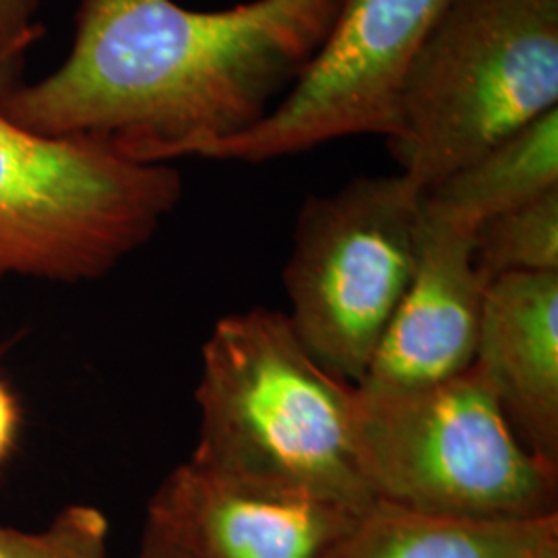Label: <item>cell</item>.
I'll list each match as a JSON object with an SVG mask.
<instances>
[{
	"label": "cell",
	"instance_id": "cell-1",
	"mask_svg": "<svg viewBox=\"0 0 558 558\" xmlns=\"http://www.w3.org/2000/svg\"><path fill=\"white\" fill-rule=\"evenodd\" d=\"M341 0H248L195 11L174 0H81L71 54L15 85L23 129L98 143L141 163L199 156L257 126L317 57Z\"/></svg>",
	"mask_w": 558,
	"mask_h": 558
},
{
	"label": "cell",
	"instance_id": "cell-2",
	"mask_svg": "<svg viewBox=\"0 0 558 558\" xmlns=\"http://www.w3.org/2000/svg\"><path fill=\"white\" fill-rule=\"evenodd\" d=\"M195 399V465L360 515L375 505L354 451V385L320 366L286 313L257 306L218 320Z\"/></svg>",
	"mask_w": 558,
	"mask_h": 558
},
{
	"label": "cell",
	"instance_id": "cell-3",
	"mask_svg": "<svg viewBox=\"0 0 558 558\" xmlns=\"http://www.w3.org/2000/svg\"><path fill=\"white\" fill-rule=\"evenodd\" d=\"M40 36L0 44V98L20 83L25 50ZM180 197L170 163L46 137L0 108V278H101L149 242Z\"/></svg>",
	"mask_w": 558,
	"mask_h": 558
},
{
	"label": "cell",
	"instance_id": "cell-4",
	"mask_svg": "<svg viewBox=\"0 0 558 558\" xmlns=\"http://www.w3.org/2000/svg\"><path fill=\"white\" fill-rule=\"evenodd\" d=\"M558 108V0H453L412 62L389 149L424 193Z\"/></svg>",
	"mask_w": 558,
	"mask_h": 558
},
{
	"label": "cell",
	"instance_id": "cell-5",
	"mask_svg": "<svg viewBox=\"0 0 558 558\" xmlns=\"http://www.w3.org/2000/svg\"><path fill=\"white\" fill-rule=\"evenodd\" d=\"M352 433L375 502L484 521L558 513V470L525 449L476 366L418 389L354 387Z\"/></svg>",
	"mask_w": 558,
	"mask_h": 558
},
{
	"label": "cell",
	"instance_id": "cell-6",
	"mask_svg": "<svg viewBox=\"0 0 558 558\" xmlns=\"http://www.w3.org/2000/svg\"><path fill=\"white\" fill-rule=\"evenodd\" d=\"M422 203L424 191L393 174L350 180L300 207L283 267L288 319L320 366L354 387L414 276Z\"/></svg>",
	"mask_w": 558,
	"mask_h": 558
},
{
	"label": "cell",
	"instance_id": "cell-7",
	"mask_svg": "<svg viewBox=\"0 0 558 558\" xmlns=\"http://www.w3.org/2000/svg\"><path fill=\"white\" fill-rule=\"evenodd\" d=\"M453 0H341L317 57L269 117L203 158L263 163L360 135L389 140L403 80Z\"/></svg>",
	"mask_w": 558,
	"mask_h": 558
},
{
	"label": "cell",
	"instance_id": "cell-8",
	"mask_svg": "<svg viewBox=\"0 0 558 558\" xmlns=\"http://www.w3.org/2000/svg\"><path fill=\"white\" fill-rule=\"evenodd\" d=\"M360 513L186 461L147 507L145 538L172 558H329Z\"/></svg>",
	"mask_w": 558,
	"mask_h": 558
},
{
	"label": "cell",
	"instance_id": "cell-9",
	"mask_svg": "<svg viewBox=\"0 0 558 558\" xmlns=\"http://www.w3.org/2000/svg\"><path fill=\"white\" fill-rule=\"evenodd\" d=\"M486 286L472 236L424 218L414 276L356 387L418 389L470 371Z\"/></svg>",
	"mask_w": 558,
	"mask_h": 558
},
{
	"label": "cell",
	"instance_id": "cell-10",
	"mask_svg": "<svg viewBox=\"0 0 558 558\" xmlns=\"http://www.w3.org/2000/svg\"><path fill=\"white\" fill-rule=\"evenodd\" d=\"M474 366L525 449L558 470V274L486 286Z\"/></svg>",
	"mask_w": 558,
	"mask_h": 558
},
{
	"label": "cell",
	"instance_id": "cell-11",
	"mask_svg": "<svg viewBox=\"0 0 558 558\" xmlns=\"http://www.w3.org/2000/svg\"><path fill=\"white\" fill-rule=\"evenodd\" d=\"M329 558H558V513L484 521L375 502Z\"/></svg>",
	"mask_w": 558,
	"mask_h": 558
},
{
	"label": "cell",
	"instance_id": "cell-12",
	"mask_svg": "<svg viewBox=\"0 0 558 558\" xmlns=\"http://www.w3.org/2000/svg\"><path fill=\"white\" fill-rule=\"evenodd\" d=\"M558 189V108L424 193V218L474 236L480 223Z\"/></svg>",
	"mask_w": 558,
	"mask_h": 558
},
{
	"label": "cell",
	"instance_id": "cell-13",
	"mask_svg": "<svg viewBox=\"0 0 558 558\" xmlns=\"http://www.w3.org/2000/svg\"><path fill=\"white\" fill-rule=\"evenodd\" d=\"M480 276L558 274V189L480 223L472 236Z\"/></svg>",
	"mask_w": 558,
	"mask_h": 558
},
{
	"label": "cell",
	"instance_id": "cell-14",
	"mask_svg": "<svg viewBox=\"0 0 558 558\" xmlns=\"http://www.w3.org/2000/svg\"><path fill=\"white\" fill-rule=\"evenodd\" d=\"M110 523L92 505L62 509L41 532L0 523V558H110Z\"/></svg>",
	"mask_w": 558,
	"mask_h": 558
},
{
	"label": "cell",
	"instance_id": "cell-15",
	"mask_svg": "<svg viewBox=\"0 0 558 558\" xmlns=\"http://www.w3.org/2000/svg\"><path fill=\"white\" fill-rule=\"evenodd\" d=\"M38 0H0V44L15 41L40 32V25H34Z\"/></svg>",
	"mask_w": 558,
	"mask_h": 558
},
{
	"label": "cell",
	"instance_id": "cell-16",
	"mask_svg": "<svg viewBox=\"0 0 558 558\" xmlns=\"http://www.w3.org/2000/svg\"><path fill=\"white\" fill-rule=\"evenodd\" d=\"M20 430V408L17 401L0 380V465L11 456Z\"/></svg>",
	"mask_w": 558,
	"mask_h": 558
},
{
	"label": "cell",
	"instance_id": "cell-17",
	"mask_svg": "<svg viewBox=\"0 0 558 558\" xmlns=\"http://www.w3.org/2000/svg\"><path fill=\"white\" fill-rule=\"evenodd\" d=\"M137 558H172L160 544H156L154 539L145 538L143 536V544H141V553Z\"/></svg>",
	"mask_w": 558,
	"mask_h": 558
}]
</instances>
